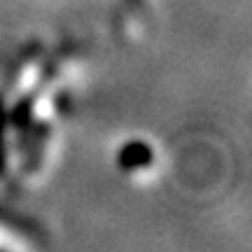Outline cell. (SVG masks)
I'll return each instance as SVG.
<instances>
[{
    "instance_id": "obj_1",
    "label": "cell",
    "mask_w": 252,
    "mask_h": 252,
    "mask_svg": "<svg viewBox=\"0 0 252 252\" xmlns=\"http://www.w3.org/2000/svg\"><path fill=\"white\" fill-rule=\"evenodd\" d=\"M154 150L145 140H128L119 147L117 152V166L131 178H143L154 168Z\"/></svg>"
},
{
    "instance_id": "obj_2",
    "label": "cell",
    "mask_w": 252,
    "mask_h": 252,
    "mask_svg": "<svg viewBox=\"0 0 252 252\" xmlns=\"http://www.w3.org/2000/svg\"><path fill=\"white\" fill-rule=\"evenodd\" d=\"M28 238L24 229H19L14 222L9 220H0V248H26Z\"/></svg>"
}]
</instances>
